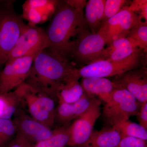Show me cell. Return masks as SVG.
<instances>
[{
  "mask_svg": "<svg viewBox=\"0 0 147 147\" xmlns=\"http://www.w3.org/2000/svg\"><path fill=\"white\" fill-rule=\"evenodd\" d=\"M66 3L72 8L78 11L79 12L84 14L83 9L86 6V1H80V0H68L65 1Z\"/></svg>",
  "mask_w": 147,
  "mask_h": 147,
  "instance_id": "4dcf8cb0",
  "label": "cell"
},
{
  "mask_svg": "<svg viewBox=\"0 0 147 147\" xmlns=\"http://www.w3.org/2000/svg\"><path fill=\"white\" fill-rule=\"evenodd\" d=\"M79 79L73 78L61 86L57 94L59 102L73 103L78 101L84 94Z\"/></svg>",
  "mask_w": 147,
  "mask_h": 147,
  "instance_id": "44dd1931",
  "label": "cell"
},
{
  "mask_svg": "<svg viewBox=\"0 0 147 147\" xmlns=\"http://www.w3.org/2000/svg\"><path fill=\"white\" fill-rule=\"evenodd\" d=\"M35 55L24 56L6 63L0 71V93L11 91L26 81Z\"/></svg>",
  "mask_w": 147,
  "mask_h": 147,
  "instance_id": "9c48e42d",
  "label": "cell"
},
{
  "mask_svg": "<svg viewBox=\"0 0 147 147\" xmlns=\"http://www.w3.org/2000/svg\"><path fill=\"white\" fill-rule=\"evenodd\" d=\"M127 1L125 0H105L103 19L104 23L126 6L125 5Z\"/></svg>",
  "mask_w": 147,
  "mask_h": 147,
  "instance_id": "484cf974",
  "label": "cell"
},
{
  "mask_svg": "<svg viewBox=\"0 0 147 147\" xmlns=\"http://www.w3.org/2000/svg\"><path fill=\"white\" fill-rule=\"evenodd\" d=\"M59 2L56 0H27L22 6V18L31 26L45 23L52 18Z\"/></svg>",
  "mask_w": 147,
  "mask_h": 147,
  "instance_id": "4fadbf2b",
  "label": "cell"
},
{
  "mask_svg": "<svg viewBox=\"0 0 147 147\" xmlns=\"http://www.w3.org/2000/svg\"><path fill=\"white\" fill-rule=\"evenodd\" d=\"M0 34H1V26H0Z\"/></svg>",
  "mask_w": 147,
  "mask_h": 147,
  "instance_id": "1f68e13d",
  "label": "cell"
},
{
  "mask_svg": "<svg viewBox=\"0 0 147 147\" xmlns=\"http://www.w3.org/2000/svg\"><path fill=\"white\" fill-rule=\"evenodd\" d=\"M137 63V61L117 62L108 60H100L80 68H74L73 76L79 80L80 78H106L119 76L132 70Z\"/></svg>",
  "mask_w": 147,
  "mask_h": 147,
  "instance_id": "30bf717a",
  "label": "cell"
},
{
  "mask_svg": "<svg viewBox=\"0 0 147 147\" xmlns=\"http://www.w3.org/2000/svg\"><path fill=\"white\" fill-rule=\"evenodd\" d=\"M54 100L48 96L36 91L26 84L21 102L24 103L32 118L51 129L55 121L56 109Z\"/></svg>",
  "mask_w": 147,
  "mask_h": 147,
  "instance_id": "8992f818",
  "label": "cell"
},
{
  "mask_svg": "<svg viewBox=\"0 0 147 147\" xmlns=\"http://www.w3.org/2000/svg\"><path fill=\"white\" fill-rule=\"evenodd\" d=\"M139 58V47L128 37L114 40L103 53V60L117 62H138Z\"/></svg>",
  "mask_w": 147,
  "mask_h": 147,
  "instance_id": "5bb4252c",
  "label": "cell"
},
{
  "mask_svg": "<svg viewBox=\"0 0 147 147\" xmlns=\"http://www.w3.org/2000/svg\"><path fill=\"white\" fill-rule=\"evenodd\" d=\"M84 93L78 101L71 103L59 102L55 111V121L65 123L77 119L89 107L93 96Z\"/></svg>",
  "mask_w": 147,
  "mask_h": 147,
  "instance_id": "2e32d148",
  "label": "cell"
},
{
  "mask_svg": "<svg viewBox=\"0 0 147 147\" xmlns=\"http://www.w3.org/2000/svg\"><path fill=\"white\" fill-rule=\"evenodd\" d=\"M13 117L17 133L33 144L48 139L53 134L51 129L34 119L21 109L18 108Z\"/></svg>",
  "mask_w": 147,
  "mask_h": 147,
  "instance_id": "7c38bea8",
  "label": "cell"
},
{
  "mask_svg": "<svg viewBox=\"0 0 147 147\" xmlns=\"http://www.w3.org/2000/svg\"><path fill=\"white\" fill-rule=\"evenodd\" d=\"M137 117L139 124L147 130V102L142 103Z\"/></svg>",
  "mask_w": 147,
  "mask_h": 147,
  "instance_id": "f546056e",
  "label": "cell"
},
{
  "mask_svg": "<svg viewBox=\"0 0 147 147\" xmlns=\"http://www.w3.org/2000/svg\"><path fill=\"white\" fill-rule=\"evenodd\" d=\"M121 139L120 133L116 128L106 127L93 131L88 141L81 147H117Z\"/></svg>",
  "mask_w": 147,
  "mask_h": 147,
  "instance_id": "d6986e66",
  "label": "cell"
},
{
  "mask_svg": "<svg viewBox=\"0 0 147 147\" xmlns=\"http://www.w3.org/2000/svg\"><path fill=\"white\" fill-rule=\"evenodd\" d=\"M86 24L83 13L72 8L65 1H59L46 31L50 42L48 49L67 58L74 42L71 39L86 31Z\"/></svg>",
  "mask_w": 147,
  "mask_h": 147,
  "instance_id": "7a4b0ae2",
  "label": "cell"
},
{
  "mask_svg": "<svg viewBox=\"0 0 147 147\" xmlns=\"http://www.w3.org/2000/svg\"><path fill=\"white\" fill-rule=\"evenodd\" d=\"M81 86L84 92L90 96H97L100 100L106 102L116 86L115 82L106 78L90 77L82 78Z\"/></svg>",
  "mask_w": 147,
  "mask_h": 147,
  "instance_id": "e0dca14e",
  "label": "cell"
},
{
  "mask_svg": "<svg viewBox=\"0 0 147 147\" xmlns=\"http://www.w3.org/2000/svg\"><path fill=\"white\" fill-rule=\"evenodd\" d=\"M69 140L68 127H64L54 130L50 138L36 143L33 147H65Z\"/></svg>",
  "mask_w": 147,
  "mask_h": 147,
  "instance_id": "603a6c76",
  "label": "cell"
},
{
  "mask_svg": "<svg viewBox=\"0 0 147 147\" xmlns=\"http://www.w3.org/2000/svg\"><path fill=\"white\" fill-rule=\"evenodd\" d=\"M49 46L46 31L36 26L26 24L6 63L24 56H36Z\"/></svg>",
  "mask_w": 147,
  "mask_h": 147,
  "instance_id": "52a82bcc",
  "label": "cell"
},
{
  "mask_svg": "<svg viewBox=\"0 0 147 147\" xmlns=\"http://www.w3.org/2000/svg\"><path fill=\"white\" fill-rule=\"evenodd\" d=\"M11 5L0 9V70L7 61L26 25L22 15L15 12Z\"/></svg>",
  "mask_w": 147,
  "mask_h": 147,
  "instance_id": "3957f363",
  "label": "cell"
},
{
  "mask_svg": "<svg viewBox=\"0 0 147 147\" xmlns=\"http://www.w3.org/2000/svg\"><path fill=\"white\" fill-rule=\"evenodd\" d=\"M128 37L136 43L139 49L147 51V22L141 21L129 32Z\"/></svg>",
  "mask_w": 147,
  "mask_h": 147,
  "instance_id": "cb8c5ba5",
  "label": "cell"
},
{
  "mask_svg": "<svg viewBox=\"0 0 147 147\" xmlns=\"http://www.w3.org/2000/svg\"><path fill=\"white\" fill-rule=\"evenodd\" d=\"M101 100L93 96L89 107L69 127L67 146L81 147L89 139L97 119L101 115Z\"/></svg>",
  "mask_w": 147,
  "mask_h": 147,
  "instance_id": "ba28073f",
  "label": "cell"
},
{
  "mask_svg": "<svg viewBox=\"0 0 147 147\" xmlns=\"http://www.w3.org/2000/svg\"><path fill=\"white\" fill-rule=\"evenodd\" d=\"M33 144L17 133L14 138L4 147H33Z\"/></svg>",
  "mask_w": 147,
  "mask_h": 147,
  "instance_id": "f1b7e54d",
  "label": "cell"
},
{
  "mask_svg": "<svg viewBox=\"0 0 147 147\" xmlns=\"http://www.w3.org/2000/svg\"><path fill=\"white\" fill-rule=\"evenodd\" d=\"M112 127L120 132L121 137L127 136L134 137L147 141V130L139 124L127 120L119 122Z\"/></svg>",
  "mask_w": 147,
  "mask_h": 147,
  "instance_id": "7402d4cb",
  "label": "cell"
},
{
  "mask_svg": "<svg viewBox=\"0 0 147 147\" xmlns=\"http://www.w3.org/2000/svg\"><path fill=\"white\" fill-rule=\"evenodd\" d=\"M74 68L67 58L47 48L35 57L24 83L55 99L57 98V94L61 86L74 78Z\"/></svg>",
  "mask_w": 147,
  "mask_h": 147,
  "instance_id": "6da1fadb",
  "label": "cell"
},
{
  "mask_svg": "<svg viewBox=\"0 0 147 147\" xmlns=\"http://www.w3.org/2000/svg\"><path fill=\"white\" fill-rule=\"evenodd\" d=\"M17 133V128L13 121L0 119V147H4Z\"/></svg>",
  "mask_w": 147,
  "mask_h": 147,
  "instance_id": "d4e9b609",
  "label": "cell"
},
{
  "mask_svg": "<svg viewBox=\"0 0 147 147\" xmlns=\"http://www.w3.org/2000/svg\"><path fill=\"white\" fill-rule=\"evenodd\" d=\"M26 84L23 83L13 91L0 93V119H10L18 110L25 93Z\"/></svg>",
  "mask_w": 147,
  "mask_h": 147,
  "instance_id": "ac0fdd59",
  "label": "cell"
},
{
  "mask_svg": "<svg viewBox=\"0 0 147 147\" xmlns=\"http://www.w3.org/2000/svg\"><path fill=\"white\" fill-rule=\"evenodd\" d=\"M142 19L125 6L119 13L105 21L99 30L105 34L107 44L109 45L116 40L127 37L131 29Z\"/></svg>",
  "mask_w": 147,
  "mask_h": 147,
  "instance_id": "8fae6325",
  "label": "cell"
},
{
  "mask_svg": "<svg viewBox=\"0 0 147 147\" xmlns=\"http://www.w3.org/2000/svg\"><path fill=\"white\" fill-rule=\"evenodd\" d=\"M105 103L102 115L112 126L137 116L142 104L128 91L121 88L115 89Z\"/></svg>",
  "mask_w": 147,
  "mask_h": 147,
  "instance_id": "277c9868",
  "label": "cell"
},
{
  "mask_svg": "<svg viewBox=\"0 0 147 147\" xmlns=\"http://www.w3.org/2000/svg\"><path fill=\"white\" fill-rule=\"evenodd\" d=\"M117 147H147L146 141L136 137H123Z\"/></svg>",
  "mask_w": 147,
  "mask_h": 147,
  "instance_id": "83f0119b",
  "label": "cell"
},
{
  "mask_svg": "<svg viewBox=\"0 0 147 147\" xmlns=\"http://www.w3.org/2000/svg\"><path fill=\"white\" fill-rule=\"evenodd\" d=\"M115 82L117 88L128 91L139 102H147L146 71L143 70L129 71L121 75L120 79Z\"/></svg>",
  "mask_w": 147,
  "mask_h": 147,
  "instance_id": "9a60e30c",
  "label": "cell"
},
{
  "mask_svg": "<svg viewBox=\"0 0 147 147\" xmlns=\"http://www.w3.org/2000/svg\"><path fill=\"white\" fill-rule=\"evenodd\" d=\"M105 0H89L85 6V20L92 33L97 32L103 21Z\"/></svg>",
  "mask_w": 147,
  "mask_h": 147,
  "instance_id": "ffe728a7",
  "label": "cell"
},
{
  "mask_svg": "<svg viewBox=\"0 0 147 147\" xmlns=\"http://www.w3.org/2000/svg\"><path fill=\"white\" fill-rule=\"evenodd\" d=\"M106 44V36L100 30L94 33L85 31L72 43L67 59L68 57H73L87 65L103 60V53Z\"/></svg>",
  "mask_w": 147,
  "mask_h": 147,
  "instance_id": "5b68a950",
  "label": "cell"
},
{
  "mask_svg": "<svg viewBox=\"0 0 147 147\" xmlns=\"http://www.w3.org/2000/svg\"><path fill=\"white\" fill-rule=\"evenodd\" d=\"M127 8L147 21V0H134Z\"/></svg>",
  "mask_w": 147,
  "mask_h": 147,
  "instance_id": "4316f807",
  "label": "cell"
}]
</instances>
